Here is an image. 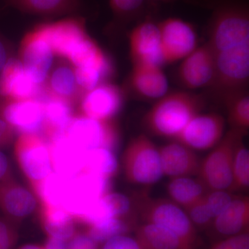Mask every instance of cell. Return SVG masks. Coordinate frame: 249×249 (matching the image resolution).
Wrapping results in <instances>:
<instances>
[{
	"mask_svg": "<svg viewBox=\"0 0 249 249\" xmlns=\"http://www.w3.org/2000/svg\"><path fill=\"white\" fill-rule=\"evenodd\" d=\"M42 85L36 84L17 57L10 58L0 73V103L6 101L40 99Z\"/></svg>",
	"mask_w": 249,
	"mask_h": 249,
	"instance_id": "obj_18",
	"label": "cell"
},
{
	"mask_svg": "<svg viewBox=\"0 0 249 249\" xmlns=\"http://www.w3.org/2000/svg\"><path fill=\"white\" fill-rule=\"evenodd\" d=\"M83 0H6V6L23 14L46 18L73 16L83 7Z\"/></svg>",
	"mask_w": 249,
	"mask_h": 249,
	"instance_id": "obj_25",
	"label": "cell"
},
{
	"mask_svg": "<svg viewBox=\"0 0 249 249\" xmlns=\"http://www.w3.org/2000/svg\"><path fill=\"white\" fill-rule=\"evenodd\" d=\"M0 116L16 134L40 136L45 120L43 103L37 99L4 101L0 103Z\"/></svg>",
	"mask_w": 249,
	"mask_h": 249,
	"instance_id": "obj_16",
	"label": "cell"
},
{
	"mask_svg": "<svg viewBox=\"0 0 249 249\" xmlns=\"http://www.w3.org/2000/svg\"><path fill=\"white\" fill-rule=\"evenodd\" d=\"M16 249H44L43 245H36V244H27L21 246Z\"/></svg>",
	"mask_w": 249,
	"mask_h": 249,
	"instance_id": "obj_47",
	"label": "cell"
},
{
	"mask_svg": "<svg viewBox=\"0 0 249 249\" xmlns=\"http://www.w3.org/2000/svg\"><path fill=\"white\" fill-rule=\"evenodd\" d=\"M235 196L224 190L208 191L204 196L205 204L213 219L227 209Z\"/></svg>",
	"mask_w": 249,
	"mask_h": 249,
	"instance_id": "obj_36",
	"label": "cell"
},
{
	"mask_svg": "<svg viewBox=\"0 0 249 249\" xmlns=\"http://www.w3.org/2000/svg\"><path fill=\"white\" fill-rule=\"evenodd\" d=\"M135 238L143 249H196L168 229L150 223L135 227Z\"/></svg>",
	"mask_w": 249,
	"mask_h": 249,
	"instance_id": "obj_27",
	"label": "cell"
},
{
	"mask_svg": "<svg viewBox=\"0 0 249 249\" xmlns=\"http://www.w3.org/2000/svg\"><path fill=\"white\" fill-rule=\"evenodd\" d=\"M249 43L215 53V71L209 89L218 101L225 104L248 92Z\"/></svg>",
	"mask_w": 249,
	"mask_h": 249,
	"instance_id": "obj_4",
	"label": "cell"
},
{
	"mask_svg": "<svg viewBox=\"0 0 249 249\" xmlns=\"http://www.w3.org/2000/svg\"><path fill=\"white\" fill-rule=\"evenodd\" d=\"M53 172L71 178L84 170L86 151L65 134L48 142Z\"/></svg>",
	"mask_w": 249,
	"mask_h": 249,
	"instance_id": "obj_21",
	"label": "cell"
},
{
	"mask_svg": "<svg viewBox=\"0 0 249 249\" xmlns=\"http://www.w3.org/2000/svg\"><path fill=\"white\" fill-rule=\"evenodd\" d=\"M132 201L134 213L144 222L165 228L197 248L199 239L196 229L178 205L170 199L152 197L147 189L134 193Z\"/></svg>",
	"mask_w": 249,
	"mask_h": 249,
	"instance_id": "obj_3",
	"label": "cell"
},
{
	"mask_svg": "<svg viewBox=\"0 0 249 249\" xmlns=\"http://www.w3.org/2000/svg\"><path fill=\"white\" fill-rule=\"evenodd\" d=\"M15 56L12 44L0 34V73L9 59Z\"/></svg>",
	"mask_w": 249,
	"mask_h": 249,
	"instance_id": "obj_43",
	"label": "cell"
},
{
	"mask_svg": "<svg viewBox=\"0 0 249 249\" xmlns=\"http://www.w3.org/2000/svg\"><path fill=\"white\" fill-rule=\"evenodd\" d=\"M206 106L202 94L175 91L157 100L142 118L144 128L152 135L175 139Z\"/></svg>",
	"mask_w": 249,
	"mask_h": 249,
	"instance_id": "obj_1",
	"label": "cell"
},
{
	"mask_svg": "<svg viewBox=\"0 0 249 249\" xmlns=\"http://www.w3.org/2000/svg\"><path fill=\"white\" fill-rule=\"evenodd\" d=\"M44 249H68L67 241L47 237L43 245Z\"/></svg>",
	"mask_w": 249,
	"mask_h": 249,
	"instance_id": "obj_46",
	"label": "cell"
},
{
	"mask_svg": "<svg viewBox=\"0 0 249 249\" xmlns=\"http://www.w3.org/2000/svg\"><path fill=\"white\" fill-rule=\"evenodd\" d=\"M43 103L45 120L40 136L47 143L65 134L73 119L75 105L61 98L49 96L45 92L40 100Z\"/></svg>",
	"mask_w": 249,
	"mask_h": 249,
	"instance_id": "obj_23",
	"label": "cell"
},
{
	"mask_svg": "<svg viewBox=\"0 0 249 249\" xmlns=\"http://www.w3.org/2000/svg\"><path fill=\"white\" fill-rule=\"evenodd\" d=\"M249 186V151L243 139L237 143L232 165V183L229 191H242Z\"/></svg>",
	"mask_w": 249,
	"mask_h": 249,
	"instance_id": "obj_33",
	"label": "cell"
},
{
	"mask_svg": "<svg viewBox=\"0 0 249 249\" xmlns=\"http://www.w3.org/2000/svg\"><path fill=\"white\" fill-rule=\"evenodd\" d=\"M124 101V90L108 82L82 96L78 103L79 114L97 120H114L122 109Z\"/></svg>",
	"mask_w": 249,
	"mask_h": 249,
	"instance_id": "obj_13",
	"label": "cell"
},
{
	"mask_svg": "<svg viewBox=\"0 0 249 249\" xmlns=\"http://www.w3.org/2000/svg\"><path fill=\"white\" fill-rule=\"evenodd\" d=\"M129 88L142 99H160L168 90V80L160 67L135 65L129 77Z\"/></svg>",
	"mask_w": 249,
	"mask_h": 249,
	"instance_id": "obj_22",
	"label": "cell"
},
{
	"mask_svg": "<svg viewBox=\"0 0 249 249\" xmlns=\"http://www.w3.org/2000/svg\"><path fill=\"white\" fill-rule=\"evenodd\" d=\"M206 43L214 53L249 43V9L245 0H215Z\"/></svg>",
	"mask_w": 249,
	"mask_h": 249,
	"instance_id": "obj_2",
	"label": "cell"
},
{
	"mask_svg": "<svg viewBox=\"0 0 249 249\" xmlns=\"http://www.w3.org/2000/svg\"><path fill=\"white\" fill-rule=\"evenodd\" d=\"M245 135V132L231 129L213 150L201 160L198 178L208 191H229L232 183L234 152Z\"/></svg>",
	"mask_w": 249,
	"mask_h": 249,
	"instance_id": "obj_6",
	"label": "cell"
},
{
	"mask_svg": "<svg viewBox=\"0 0 249 249\" xmlns=\"http://www.w3.org/2000/svg\"><path fill=\"white\" fill-rule=\"evenodd\" d=\"M185 212L195 227L207 229L212 225L213 217L205 204L204 196L200 200L185 209Z\"/></svg>",
	"mask_w": 249,
	"mask_h": 249,
	"instance_id": "obj_37",
	"label": "cell"
},
{
	"mask_svg": "<svg viewBox=\"0 0 249 249\" xmlns=\"http://www.w3.org/2000/svg\"><path fill=\"white\" fill-rule=\"evenodd\" d=\"M152 2H174V1H183L193 6H199L204 9H212L214 4L215 0H147Z\"/></svg>",
	"mask_w": 249,
	"mask_h": 249,
	"instance_id": "obj_44",
	"label": "cell"
},
{
	"mask_svg": "<svg viewBox=\"0 0 249 249\" xmlns=\"http://www.w3.org/2000/svg\"><path fill=\"white\" fill-rule=\"evenodd\" d=\"M42 86L49 96L65 100L75 106L78 105L83 96L77 84L74 67L63 59L53 62Z\"/></svg>",
	"mask_w": 249,
	"mask_h": 249,
	"instance_id": "obj_24",
	"label": "cell"
},
{
	"mask_svg": "<svg viewBox=\"0 0 249 249\" xmlns=\"http://www.w3.org/2000/svg\"><path fill=\"white\" fill-rule=\"evenodd\" d=\"M210 249H249V230L218 241Z\"/></svg>",
	"mask_w": 249,
	"mask_h": 249,
	"instance_id": "obj_39",
	"label": "cell"
},
{
	"mask_svg": "<svg viewBox=\"0 0 249 249\" xmlns=\"http://www.w3.org/2000/svg\"><path fill=\"white\" fill-rule=\"evenodd\" d=\"M225 120L216 113L198 114L183 127L174 139L193 150H210L222 140L224 135Z\"/></svg>",
	"mask_w": 249,
	"mask_h": 249,
	"instance_id": "obj_12",
	"label": "cell"
},
{
	"mask_svg": "<svg viewBox=\"0 0 249 249\" xmlns=\"http://www.w3.org/2000/svg\"><path fill=\"white\" fill-rule=\"evenodd\" d=\"M65 135L85 151L107 148L115 152L120 142L119 127L114 120H97L79 113L72 119Z\"/></svg>",
	"mask_w": 249,
	"mask_h": 249,
	"instance_id": "obj_8",
	"label": "cell"
},
{
	"mask_svg": "<svg viewBox=\"0 0 249 249\" xmlns=\"http://www.w3.org/2000/svg\"><path fill=\"white\" fill-rule=\"evenodd\" d=\"M163 176L171 178L198 175L201 160L196 152L174 141L159 148Z\"/></svg>",
	"mask_w": 249,
	"mask_h": 249,
	"instance_id": "obj_20",
	"label": "cell"
},
{
	"mask_svg": "<svg viewBox=\"0 0 249 249\" xmlns=\"http://www.w3.org/2000/svg\"><path fill=\"white\" fill-rule=\"evenodd\" d=\"M135 216L110 218L87 227L85 232L100 245L116 236L127 235L133 228L135 229Z\"/></svg>",
	"mask_w": 249,
	"mask_h": 249,
	"instance_id": "obj_31",
	"label": "cell"
},
{
	"mask_svg": "<svg viewBox=\"0 0 249 249\" xmlns=\"http://www.w3.org/2000/svg\"><path fill=\"white\" fill-rule=\"evenodd\" d=\"M19 237L18 224L0 217V249H14Z\"/></svg>",
	"mask_w": 249,
	"mask_h": 249,
	"instance_id": "obj_38",
	"label": "cell"
},
{
	"mask_svg": "<svg viewBox=\"0 0 249 249\" xmlns=\"http://www.w3.org/2000/svg\"><path fill=\"white\" fill-rule=\"evenodd\" d=\"M34 29L50 46L54 55L65 60L77 46L89 36L85 19L76 16L42 23Z\"/></svg>",
	"mask_w": 249,
	"mask_h": 249,
	"instance_id": "obj_10",
	"label": "cell"
},
{
	"mask_svg": "<svg viewBox=\"0 0 249 249\" xmlns=\"http://www.w3.org/2000/svg\"><path fill=\"white\" fill-rule=\"evenodd\" d=\"M40 222L47 237L68 242L78 231L75 218L62 209L41 206Z\"/></svg>",
	"mask_w": 249,
	"mask_h": 249,
	"instance_id": "obj_28",
	"label": "cell"
},
{
	"mask_svg": "<svg viewBox=\"0 0 249 249\" xmlns=\"http://www.w3.org/2000/svg\"><path fill=\"white\" fill-rule=\"evenodd\" d=\"M123 168L128 182L150 186L163 178L159 148L145 134L129 142L123 155Z\"/></svg>",
	"mask_w": 249,
	"mask_h": 249,
	"instance_id": "obj_5",
	"label": "cell"
},
{
	"mask_svg": "<svg viewBox=\"0 0 249 249\" xmlns=\"http://www.w3.org/2000/svg\"><path fill=\"white\" fill-rule=\"evenodd\" d=\"M119 162L115 153L107 148H96L86 151L83 171L112 178L119 171Z\"/></svg>",
	"mask_w": 249,
	"mask_h": 249,
	"instance_id": "obj_32",
	"label": "cell"
},
{
	"mask_svg": "<svg viewBox=\"0 0 249 249\" xmlns=\"http://www.w3.org/2000/svg\"><path fill=\"white\" fill-rule=\"evenodd\" d=\"M12 176L11 165L6 156L0 150V181Z\"/></svg>",
	"mask_w": 249,
	"mask_h": 249,
	"instance_id": "obj_45",
	"label": "cell"
},
{
	"mask_svg": "<svg viewBox=\"0 0 249 249\" xmlns=\"http://www.w3.org/2000/svg\"><path fill=\"white\" fill-rule=\"evenodd\" d=\"M18 53V58L33 81L43 85L53 66L54 54L34 28L24 36Z\"/></svg>",
	"mask_w": 249,
	"mask_h": 249,
	"instance_id": "obj_14",
	"label": "cell"
},
{
	"mask_svg": "<svg viewBox=\"0 0 249 249\" xmlns=\"http://www.w3.org/2000/svg\"><path fill=\"white\" fill-rule=\"evenodd\" d=\"M249 198L235 196L225 211L214 218L212 225L224 237L238 235L249 230Z\"/></svg>",
	"mask_w": 249,
	"mask_h": 249,
	"instance_id": "obj_26",
	"label": "cell"
},
{
	"mask_svg": "<svg viewBox=\"0 0 249 249\" xmlns=\"http://www.w3.org/2000/svg\"><path fill=\"white\" fill-rule=\"evenodd\" d=\"M129 47L132 65H150L160 68L164 65L158 24L151 18H145L132 29L129 35Z\"/></svg>",
	"mask_w": 249,
	"mask_h": 249,
	"instance_id": "obj_15",
	"label": "cell"
},
{
	"mask_svg": "<svg viewBox=\"0 0 249 249\" xmlns=\"http://www.w3.org/2000/svg\"><path fill=\"white\" fill-rule=\"evenodd\" d=\"M111 190V178L83 171L69 178L62 209L73 216L78 223L89 208Z\"/></svg>",
	"mask_w": 249,
	"mask_h": 249,
	"instance_id": "obj_7",
	"label": "cell"
},
{
	"mask_svg": "<svg viewBox=\"0 0 249 249\" xmlns=\"http://www.w3.org/2000/svg\"><path fill=\"white\" fill-rule=\"evenodd\" d=\"M102 245L101 249H143L135 237L127 235L116 236Z\"/></svg>",
	"mask_w": 249,
	"mask_h": 249,
	"instance_id": "obj_40",
	"label": "cell"
},
{
	"mask_svg": "<svg viewBox=\"0 0 249 249\" xmlns=\"http://www.w3.org/2000/svg\"><path fill=\"white\" fill-rule=\"evenodd\" d=\"M37 201L34 193L12 176L0 181V209L5 217L18 224L35 211Z\"/></svg>",
	"mask_w": 249,
	"mask_h": 249,
	"instance_id": "obj_19",
	"label": "cell"
},
{
	"mask_svg": "<svg viewBox=\"0 0 249 249\" xmlns=\"http://www.w3.org/2000/svg\"><path fill=\"white\" fill-rule=\"evenodd\" d=\"M68 249H99V245L86 232L78 231L68 241Z\"/></svg>",
	"mask_w": 249,
	"mask_h": 249,
	"instance_id": "obj_41",
	"label": "cell"
},
{
	"mask_svg": "<svg viewBox=\"0 0 249 249\" xmlns=\"http://www.w3.org/2000/svg\"><path fill=\"white\" fill-rule=\"evenodd\" d=\"M147 0H109L113 14L111 27L119 28L127 25L140 17Z\"/></svg>",
	"mask_w": 249,
	"mask_h": 249,
	"instance_id": "obj_34",
	"label": "cell"
},
{
	"mask_svg": "<svg viewBox=\"0 0 249 249\" xmlns=\"http://www.w3.org/2000/svg\"><path fill=\"white\" fill-rule=\"evenodd\" d=\"M16 134L12 127L0 116V150L11 145Z\"/></svg>",
	"mask_w": 249,
	"mask_h": 249,
	"instance_id": "obj_42",
	"label": "cell"
},
{
	"mask_svg": "<svg viewBox=\"0 0 249 249\" xmlns=\"http://www.w3.org/2000/svg\"><path fill=\"white\" fill-rule=\"evenodd\" d=\"M224 106L227 109L228 121L231 129L247 133L249 127V92L232 98Z\"/></svg>",
	"mask_w": 249,
	"mask_h": 249,
	"instance_id": "obj_35",
	"label": "cell"
},
{
	"mask_svg": "<svg viewBox=\"0 0 249 249\" xmlns=\"http://www.w3.org/2000/svg\"><path fill=\"white\" fill-rule=\"evenodd\" d=\"M166 190L171 200L183 209L200 200L208 191L199 178L191 177L171 178Z\"/></svg>",
	"mask_w": 249,
	"mask_h": 249,
	"instance_id": "obj_29",
	"label": "cell"
},
{
	"mask_svg": "<svg viewBox=\"0 0 249 249\" xmlns=\"http://www.w3.org/2000/svg\"><path fill=\"white\" fill-rule=\"evenodd\" d=\"M69 178L52 172L40 182L31 187L41 206L62 209Z\"/></svg>",
	"mask_w": 249,
	"mask_h": 249,
	"instance_id": "obj_30",
	"label": "cell"
},
{
	"mask_svg": "<svg viewBox=\"0 0 249 249\" xmlns=\"http://www.w3.org/2000/svg\"><path fill=\"white\" fill-rule=\"evenodd\" d=\"M215 71V53L207 43L183 59L178 70L180 84L189 89L209 88Z\"/></svg>",
	"mask_w": 249,
	"mask_h": 249,
	"instance_id": "obj_17",
	"label": "cell"
},
{
	"mask_svg": "<svg viewBox=\"0 0 249 249\" xmlns=\"http://www.w3.org/2000/svg\"><path fill=\"white\" fill-rule=\"evenodd\" d=\"M14 152L18 166L31 187L53 172L48 143L38 134H19Z\"/></svg>",
	"mask_w": 249,
	"mask_h": 249,
	"instance_id": "obj_9",
	"label": "cell"
},
{
	"mask_svg": "<svg viewBox=\"0 0 249 249\" xmlns=\"http://www.w3.org/2000/svg\"><path fill=\"white\" fill-rule=\"evenodd\" d=\"M157 24L164 65L183 60L196 48V30L190 23L170 18Z\"/></svg>",
	"mask_w": 249,
	"mask_h": 249,
	"instance_id": "obj_11",
	"label": "cell"
}]
</instances>
